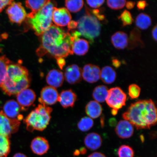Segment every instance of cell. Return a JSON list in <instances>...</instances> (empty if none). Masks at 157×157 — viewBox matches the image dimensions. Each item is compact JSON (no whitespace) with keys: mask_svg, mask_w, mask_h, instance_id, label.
Masks as SVG:
<instances>
[{"mask_svg":"<svg viewBox=\"0 0 157 157\" xmlns=\"http://www.w3.org/2000/svg\"><path fill=\"white\" fill-rule=\"evenodd\" d=\"M84 5L82 0H70L65 1L66 9L72 13H77L81 10Z\"/></svg>","mask_w":157,"mask_h":157,"instance_id":"cell-31","label":"cell"},{"mask_svg":"<svg viewBox=\"0 0 157 157\" xmlns=\"http://www.w3.org/2000/svg\"><path fill=\"white\" fill-rule=\"evenodd\" d=\"M36 94L32 90L27 88L20 92L17 95V102L22 111L26 110L34 102Z\"/></svg>","mask_w":157,"mask_h":157,"instance_id":"cell-12","label":"cell"},{"mask_svg":"<svg viewBox=\"0 0 157 157\" xmlns=\"http://www.w3.org/2000/svg\"><path fill=\"white\" fill-rule=\"evenodd\" d=\"M107 4L110 8L117 10L123 8L126 4V1L124 0H108L107 1Z\"/></svg>","mask_w":157,"mask_h":157,"instance_id":"cell-35","label":"cell"},{"mask_svg":"<svg viewBox=\"0 0 157 157\" xmlns=\"http://www.w3.org/2000/svg\"><path fill=\"white\" fill-rule=\"evenodd\" d=\"M112 44L114 47L119 50L126 48L128 45V38L126 33L118 31L111 37Z\"/></svg>","mask_w":157,"mask_h":157,"instance_id":"cell-20","label":"cell"},{"mask_svg":"<svg viewBox=\"0 0 157 157\" xmlns=\"http://www.w3.org/2000/svg\"><path fill=\"white\" fill-rule=\"evenodd\" d=\"M78 23L77 21H70L68 25V27L69 30L75 29L77 27Z\"/></svg>","mask_w":157,"mask_h":157,"instance_id":"cell-41","label":"cell"},{"mask_svg":"<svg viewBox=\"0 0 157 157\" xmlns=\"http://www.w3.org/2000/svg\"><path fill=\"white\" fill-rule=\"evenodd\" d=\"M55 4L48 1L38 12L27 18L29 24L36 35H42L52 25V13Z\"/></svg>","mask_w":157,"mask_h":157,"instance_id":"cell-5","label":"cell"},{"mask_svg":"<svg viewBox=\"0 0 157 157\" xmlns=\"http://www.w3.org/2000/svg\"><path fill=\"white\" fill-rule=\"evenodd\" d=\"M152 23L151 19L148 15L141 13L136 17L135 24L137 27L143 30L148 29Z\"/></svg>","mask_w":157,"mask_h":157,"instance_id":"cell-28","label":"cell"},{"mask_svg":"<svg viewBox=\"0 0 157 157\" xmlns=\"http://www.w3.org/2000/svg\"><path fill=\"white\" fill-rule=\"evenodd\" d=\"M64 78L70 84L79 83L82 78V70L77 65H70L65 70Z\"/></svg>","mask_w":157,"mask_h":157,"instance_id":"cell-15","label":"cell"},{"mask_svg":"<svg viewBox=\"0 0 157 157\" xmlns=\"http://www.w3.org/2000/svg\"><path fill=\"white\" fill-rule=\"evenodd\" d=\"M105 2L104 0L98 1V0H93V1H87V4L93 8H98L101 7Z\"/></svg>","mask_w":157,"mask_h":157,"instance_id":"cell-37","label":"cell"},{"mask_svg":"<svg viewBox=\"0 0 157 157\" xmlns=\"http://www.w3.org/2000/svg\"><path fill=\"white\" fill-rule=\"evenodd\" d=\"M115 131L117 136L121 138L128 139L132 136L134 128L129 121L123 120L117 123Z\"/></svg>","mask_w":157,"mask_h":157,"instance_id":"cell-16","label":"cell"},{"mask_svg":"<svg viewBox=\"0 0 157 157\" xmlns=\"http://www.w3.org/2000/svg\"><path fill=\"white\" fill-rule=\"evenodd\" d=\"M59 94L56 88L46 86L41 91L39 101L41 104L47 106L54 105L58 101Z\"/></svg>","mask_w":157,"mask_h":157,"instance_id":"cell-10","label":"cell"},{"mask_svg":"<svg viewBox=\"0 0 157 157\" xmlns=\"http://www.w3.org/2000/svg\"><path fill=\"white\" fill-rule=\"evenodd\" d=\"M86 14L83 16L78 23V29L81 35L88 39L91 42L100 34L101 25L98 19L94 16L90 14L86 9Z\"/></svg>","mask_w":157,"mask_h":157,"instance_id":"cell-6","label":"cell"},{"mask_svg":"<svg viewBox=\"0 0 157 157\" xmlns=\"http://www.w3.org/2000/svg\"><path fill=\"white\" fill-rule=\"evenodd\" d=\"M30 81L26 68L21 64H10L8 66L6 76L1 87L8 95H17L23 90L28 88Z\"/></svg>","mask_w":157,"mask_h":157,"instance_id":"cell-3","label":"cell"},{"mask_svg":"<svg viewBox=\"0 0 157 157\" xmlns=\"http://www.w3.org/2000/svg\"><path fill=\"white\" fill-rule=\"evenodd\" d=\"M20 125L18 120L10 118L3 111L0 112V135L9 137L18 131Z\"/></svg>","mask_w":157,"mask_h":157,"instance_id":"cell-8","label":"cell"},{"mask_svg":"<svg viewBox=\"0 0 157 157\" xmlns=\"http://www.w3.org/2000/svg\"><path fill=\"white\" fill-rule=\"evenodd\" d=\"M109 90L107 86L100 85L93 90V97L95 101L98 103H103L106 101L109 94Z\"/></svg>","mask_w":157,"mask_h":157,"instance_id":"cell-25","label":"cell"},{"mask_svg":"<svg viewBox=\"0 0 157 157\" xmlns=\"http://www.w3.org/2000/svg\"><path fill=\"white\" fill-rule=\"evenodd\" d=\"M48 1H25V5L28 8L31 10V12L27 15V18L31 17L42 8L48 2Z\"/></svg>","mask_w":157,"mask_h":157,"instance_id":"cell-26","label":"cell"},{"mask_svg":"<svg viewBox=\"0 0 157 157\" xmlns=\"http://www.w3.org/2000/svg\"><path fill=\"white\" fill-rule=\"evenodd\" d=\"M148 5L146 1H139L137 2V7L139 10H144Z\"/></svg>","mask_w":157,"mask_h":157,"instance_id":"cell-40","label":"cell"},{"mask_svg":"<svg viewBox=\"0 0 157 157\" xmlns=\"http://www.w3.org/2000/svg\"><path fill=\"white\" fill-rule=\"evenodd\" d=\"M101 71L98 66L92 64H86L82 70V77L88 83H95L100 78Z\"/></svg>","mask_w":157,"mask_h":157,"instance_id":"cell-13","label":"cell"},{"mask_svg":"<svg viewBox=\"0 0 157 157\" xmlns=\"http://www.w3.org/2000/svg\"><path fill=\"white\" fill-rule=\"evenodd\" d=\"M89 48V43L88 41L80 38L75 39L71 45L72 53L79 56H84L87 53Z\"/></svg>","mask_w":157,"mask_h":157,"instance_id":"cell-22","label":"cell"},{"mask_svg":"<svg viewBox=\"0 0 157 157\" xmlns=\"http://www.w3.org/2000/svg\"><path fill=\"white\" fill-rule=\"evenodd\" d=\"M92 12L94 15V16L99 21H103L105 19V15L102 14L101 10L94 9L92 10Z\"/></svg>","mask_w":157,"mask_h":157,"instance_id":"cell-38","label":"cell"},{"mask_svg":"<svg viewBox=\"0 0 157 157\" xmlns=\"http://www.w3.org/2000/svg\"><path fill=\"white\" fill-rule=\"evenodd\" d=\"M31 148L35 154L42 155L48 152L49 144L47 139L42 137H37L32 140Z\"/></svg>","mask_w":157,"mask_h":157,"instance_id":"cell-17","label":"cell"},{"mask_svg":"<svg viewBox=\"0 0 157 157\" xmlns=\"http://www.w3.org/2000/svg\"><path fill=\"white\" fill-rule=\"evenodd\" d=\"M6 13L10 21L13 23L21 25L27 17L26 11L21 3L13 1L9 6Z\"/></svg>","mask_w":157,"mask_h":157,"instance_id":"cell-9","label":"cell"},{"mask_svg":"<svg viewBox=\"0 0 157 157\" xmlns=\"http://www.w3.org/2000/svg\"><path fill=\"white\" fill-rule=\"evenodd\" d=\"M77 98V96L71 90H66L59 95L58 101L64 108L73 107Z\"/></svg>","mask_w":157,"mask_h":157,"instance_id":"cell-19","label":"cell"},{"mask_svg":"<svg viewBox=\"0 0 157 157\" xmlns=\"http://www.w3.org/2000/svg\"><path fill=\"white\" fill-rule=\"evenodd\" d=\"M126 94L121 88L115 87L109 90L106 102L112 109L118 110L125 105Z\"/></svg>","mask_w":157,"mask_h":157,"instance_id":"cell-7","label":"cell"},{"mask_svg":"<svg viewBox=\"0 0 157 157\" xmlns=\"http://www.w3.org/2000/svg\"><path fill=\"white\" fill-rule=\"evenodd\" d=\"M112 62L113 65L115 68H118L121 65V62L117 58H113Z\"/></svg>","mask_w":157,"mask_h":157,"instance_id":"cell-42","label":"cell"},{"mask_svg":"<svg viewBox=\"0 0 157 157\" xmlns=\"http://www.w3.org/2000/svg\"><path fill=\"white\" fill-rule=\"evenodd\" d=\"M79 151L80 154L82 155H85L87 153V150L84 147H82V148H80Z\"/></svg>","mask_w":157,"mask_h":157,"instance_id":"cell-48","label":"cell"},{"mask_svg":"<svg viewBox=\"0 0 157 157\" xmlns=\"http://www.w3.org/2000/svg\"><path fill=\"white\" fill-rule=\"evenodd\" d=\"M84 143L88 149L94 151L98 150L101 146L102 140L101 136L98 133L92 132L86 136Z\"/></svg>","mask_w":157,"mask_h":157,"instance_id":"cell-21","label":"cell"},{"mask_svg":"<svg viewBox=\"0 0 157 157\" xmlns=\"http://www.w3.org/2000/svg\"><path fill=\"white\" fill-rule=\"evenodd\" d=\"M116 77V72L111 67L105 66L102 69L100 78L103 83L108 84L113 83L115 82Z\"/></svg>","mask_w":157,"mask_h":157,"instance_id":"cell-24","label":"cell"},{"mask_svg":"<svg viewBox=\"0 0 157 157\" xmlns=\"http://www.w3.org/2000/svg\"><path fill=\"white\" fill-rule=\"evenodd\" d=\"M88 157H106L105 155L101 152H95L89 155Z\"/></svg>","mask_w":157,"mask_h":157,"instance_id":"cell-44","label":"cell"},{"mask_svg":"<svg viewBox=\"0 0 157 157\" xmlns=\"http://www.w3.org/2000/svg\"><path fill=\"white\" fill-rule=\"evenodd\" d=\"M86 114L91 118L96 119L99 117L102 113V108L99 103L95 101L88 102L85 108Z\"/></svg>","mask_w":157,"mask_h":157,"instance_id":"cell-23","label":"cell"},{"mask_svg":"<svg viewBox=\"0 0 157 157\" xmlns=\"http://www.w3.org/2000/svg\"><path fill=\"white\" fill-rule=\"evenodd\" d=\"M10 151L9 137L0 135V157H7Z\"/></svg>","mask_w":157,"mask_h":157,"instance_id":"cell-30","label":"cell"},{"mask_svg":"<svg viewBox=\"0 0 157 157\" xmlns=\"http://www.w3.org/2000/svg\"><path fill=\"white\" fill-rule=\"evenodd\" d=\"M64 78L62 72L58 70L53 69L47 74L46 80L47 83L50 86L56 88L62 86Z\"/></svg>","mask_w":157,"mask_h":157,"instance_id":"cell-18","label":"cell"},{"mask_svg":"<svg viewBox=\"0 0 157 157\" xmlns=\"http://www.w3.org/2000/svg\"><path fill=\"white\" fill-rule=\"evenodd\" d=\"M13 157H27L24 154L21 153H18L14 155Z\"/></svg>","mask_w":157,"mask_h":157,"instance_id":"cell-47","label":"cell"},{"mask_svg":"<svg viewBox=\"0 0 157 157\" xmlns=\"http://www.w3.org/2000/svg\"><path fill=\"white\" fill-rule=\"evenodd\" d=\"M80 154V152L79 150H76L75 151V152L74 153V155L75 156H78Z\"/></svg>","mask_w":157,"mask_h":157,"instance_id":"cell-50","label":"cell"},{"mask_svg":"<svg viewBox=\"0 0 157 157\" xmlns=\"http://www.w3.org/2000/svg\"><path fill=\"white\" fill-rule=\"evenodd\" d=\"M94 123L93 119L89 117H84L78 122V127L80 130L83 132H86L93 127Z\"/></svg>","mask_w":157,"mask_h":157,"instance_id":"cell-32","label":"cell"},{"mask_svg":"<svg viewBox=\"0 0 157 157\" xmlns=\"http://www.w3.org/2000/svg\"><path fill=\"white\" fill-rule=\"evenodd\" d=\"M157 25H155V26H154L152 30V36L153 39L155 41H157Z\"/></svg>","mask_w":157,"mask_h":157,"instance_id":"cell-46","label":"cell"},{"mask_svg":"<svg viewBox=\"0 0 157 157\" xmlns=\"http://www.w3.org/2000/svg\"><path fill=\"white\" fill-rule=\"evenodd\" d=\"M118 111L117 110L115 109H112L111 110V113L113 115H116L117 114L118 112Z\"/></svg>","mask_w":157,"mask_h":157,"instance_id":"cell-49","label":"cell"},{"mask_svg":"<svg viewBox=\"0 0 157 157\" xmlns=\"http://www.w3.org/2000/svg\"><path fill=\"white\" fill-rule=\"evenodd\" d=\"M13 1L10 0H0V13L7 6L10 5Z\"/></svg>","mask_w":157,"mask_h":157,"instance_id":"cell-39","label":"cell"},{"mask_svg":"<svg viewBox=\"0 0 157 157\" xmlns=\"http://www.w3.org/2000/svg\"><path fill=\"white\" fill-rule=\"evenodd\" d=\"M118 18L122 21L123 26L132 24L133 21L132 15L127 10H124Z\"/></svg>","mask_w":157,"mask_h":157,"instance_id":"cell-34","label":"cell"},{"mask_svg":"<svg viewBox=\"0 0 157 157\" xmlns=\"http://www.w3.org/2000/svg\"><path fill=\"white\" fill-rule=\"evenodd\" d=\"M126 7L127 9L128 10L132 9L135 6V2L132 1H128L126 3Z\"/></svg>","mask_w":157,"mask_h":157,"instance_id":"cell-45","label":"cell"},{"mask_svg":"<svg viewBox=\"0 0 157 157\" xmlns=\"http://www.w3.org/2000/svg\"><path fill=\"white\" fill-rule=\"evenodd\" d=\"M3 112L10 119H16L20 121L23 119L22 115L20 114L22 111L17 102L13 100H9L6 103L3 108Z\"/></svg>","mask_w":157,"mask_h":157,"instance_id":"cell-14","label":"cell"},{"mask_svg":"<svg viewBox=\"0 0 157 157\" xmlns=\"http://www.w3.org/2000/svg\"><path fill=\"white\" fill-rule=\"evenodd\" d=\"M41 36L40 46L36 50L39 56L49 54L57 60L73 54L71 50L73 41L68 31L66 32L59 27L52 25Z\"/></svg>","mask_w":157,"mask_h":157,"instance_id":"cell-1","label":"cell"},{"mask_svg":"<svg viewBox=\"0 0 157 157\" xmlns=\"http://www.w3.org/2000/svg\"><path fill=\"white\" fill-rule=\"evenodd\" d=\"M117 154L119 157H133L134 151L130 146L123 145L119 147L117 151Z\"/></svg>","mask_w":157,"mask_h":157,"instance_id":"cell-33","label":"cell"},{"mask_svg":"<svg viewBox=\"0 0 157 157\" xmlns=\"http://www.w3.org/2000/svg\"><path fill=\"white\" fill-rule=\"evenodd\" d=\"M57 62L59 66L61 69L63 67L64 65L65 64V61L64 58H60L57 59Z\"/></svg>","mask_w":157,"mask_h":157,"instance_id":"cell-43","label":"cell"},{"mask_svg":"<svg viewBox=\"0 0 157 157\" xmlns=\"http://www.w3.org/2000/svg\"><path fill=\"white\" fill-rule=\"evenodd\" d=\"M52 111L48 106L39 104L24 120L27 130L30 132L44 130L50 122Z\"/></svg>","mask_w":157,"mask_h":157,"instance_id":"cell-4","label":"cell"},{"mask_svg":"<svg viewBox=\"0 0 157 157\" xmlns=\"http://www.w3.org/2000/svg\"><path fill=\"white\" fill-rule=\"evenodd\" d=\"M72 17L69 11L65 8H54L52 20L55 25L58 27L68 25L71 21Z\"/></svg>","mask_w":157,"mask_h":157,"instance_id":"cell-11","label":"cell"},{"mask_svg":"<svg viewBox=\"0 0 157 157\" xmlns=\"http://www.w3.org/2000/svg\"><path fill=\"white\" fill-rule=\"evenodd\" d=\"M129 48L131 49L134 48L136 47L144 46V43L141 38V33L138 29L135 28L130 33L129 37Z\"/></svg>","mask_w":157,"mask_h":157,"instance_id":"cell-27","label":"cell"},{"mask_svg":"<svg viewBox=\"0 0 157 157\" xmlns=\"http://www.w3.org/2000/svg\"><path fill=\"white\" fill-rule=\"evenodd\" d=\"M157 113L156 105L151 99L141 100L131 104L122 117L138 130L150 129L156 124Z\"/></svg>","mask_w":157,"mask_h":157,"instance_id":"cell-2","label":"cell"},{"mask_svg":"<svg viewBox=\"0 0 157 157\" xmlns=\"http://www.w3.org/2000/svg\"><path fill=\"white\" fill-rule=\"evenodd\" d=\"M11 62L5 56H0V87H2L6 76L7 68Z\"/></svg>","mask_w":157,"mask_h":157,"instance_id":"cell-29","label":"cell"},{"mask_svg":"<svg viewBox=\"0 0 157 157\" xmlns=\"http://www.w3.org/2000/svg\"><path fill=\"white\" fill-rule=\"evenodd\" d=\"M140 88L136 84H132L128 87V95L131 99H135L140 96Z\"/></svg>","mask_w":157,"mask_h":157,"instance_id":"cell-36","label":"cell"}]
</instances>
